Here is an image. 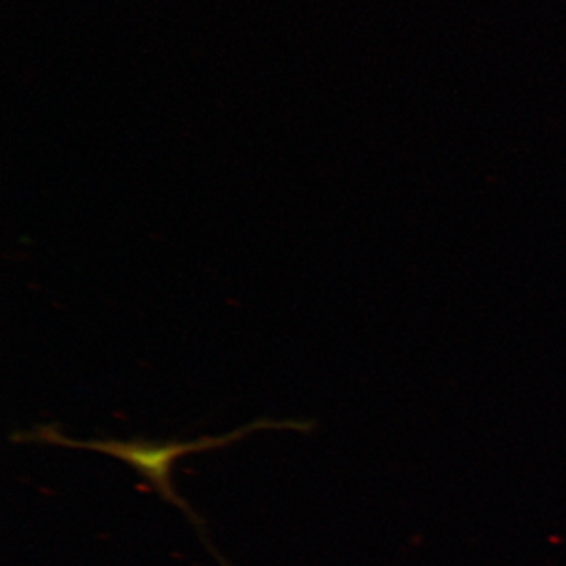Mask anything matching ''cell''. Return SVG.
Segmentation results:
<instances>
[{
	"instance_id": "1",
	"label": "cell",
	"mask_w": 566,
	"mask_h": 566,
	"mask_svg": "<svg viewBox=\"0 0 566 566\" xmlns=\"http://www.w3.org/2000/svg\"><path fill=\"white\" fill-rule=\"evenodd\" d=\"M314 423L293 422V420H256V422L245 424L240 430L232 433L218 436V438H202L191 442H156L145 441V439H133V441H73V439L63 436L54 424H40L31 433H14L11 436L14 442H39V444L70 447V449H87L117 458L123 463L132 465L134 471L144 476L153 490L156 491L164 501L169 502L185 513L191 520L196 527H202L203 521L196 515L191 505L177 494L172 485V465L178 458L189 455V453L205 452V450L222 449L256 430H296L311 431Z\"/></svg>"
}]
</instances>
